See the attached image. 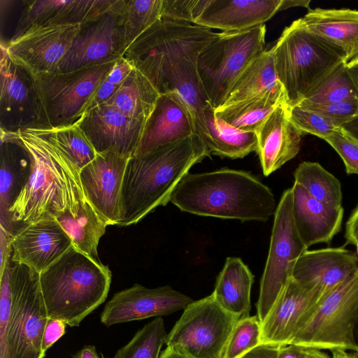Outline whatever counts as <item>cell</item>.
<instances>
[{
    "instance_id": "d4e9b609",
    "label": "cell",
    "mask_w": 358,
    "mask_h": 358,
    "mask_svg": "<svg viewBox=\"0 0 358 358\" xmlns=\"http://www.w3.org/2000/svg\"><path fill=\"white\" fill-rule=\"evenodd\" d=\"M315 303L312 291L291 278L261 322L262 341L290 345L301 320Z\"/></svg>"
},
{
    "instance_id": "60d3db41",
    "label": "cell",
    "mask_w": 358,
    "mask_h": 358,
    "mask_svg": "<svg viewBox=\"0 0 358 358\" xmlns=\"http://www.w3.org/2000/svg\"><path fill=\"white\" fill-rule=\"evenodd\" d=\"M289 119L303 134L308 133L324 139L341 128L320 114L298 104L287 106Z\"/></svg>"
},
{
    "instance_id": "c3c4849f",
    "label": "cell",
    "mask_w": 358,
    "mask_h": 358,
    "mask_svg": "<svg viewBox=\"0 0 358 358\" xmlns=\"http://www.w3.org/2000/svg\"><path fill=\"white\" fill-rule=\"evenodd\" d=\"M133 68L132 64L122 57L115 62L106 79L113 84L120 86L130 74Z\"/></svg>"
},
{
    "instance_id": "94428289",
    "label": "cell",
    "mask_w": 358,
    "mask_h": 358,
    "mask_svg": "<svg viewBox=\"0 0 358 358\" xmlns=\"http://www.w3.org/2000/svg\"><path fill=\"white\" fill-rule=\"evenodd\" d=\"M356 246H357V256H358V243H357V244L356 245Z\"/></svg>"
},
{
    "instance_id": "4316f807",
    "label": "cell",
    "mask_w": 358,
    "mask_h": 358,
    "mask_svg": "<svg viewBox=\"0 0 358 358\" xmlns=\"http://www.w3.org/2000/svg\"><path fill=\"white\" fill-rule=\"evenodd\" d=\"M299 19L311 34L340 50L346 63L358 56V10L317 8Z\"/></svg>"
},
{
    "instance_id": "ac0fdd59",
    "label": "cell",
    "mask_w": 358,
    "mask_h": 358,
    "mask_svg": "<svg viewBox=\"0 0 358 358\" xmlns=\"http://www.w3.org/2000/svg\"><path fill=\"white\" fill-rule=\"evenodd\" d=\"M145 123L101 104L85 113L77 124L97 154L112 152L129 159L136 155Z\"/></svg>"
},
{
    "instance_id": "f907efd6",
    "label": "cell",
    "mask_w": 358,
    "mask_h": 358,
    "mask_svg": "<svg viewBox=\"0 0 358 358\" xmlns=\"http://www.w3.org/2000/svg\"><path fill=\"white\" fill-rule=\"evenodd\" d=\"M280 346L278 344L262 342L241 358H277Z\"/></svg>"
},
{
    "instance_id": "f1b7e54d",
    "label": "cell",
    "mask_w": 358,
    "mask_h": 358,
    "mask_svg": "<svg viewBox=\"0 0 358 358\" xmlns=\"http://www.w3.org/2000/svg\"><path fill=\"white\" fill-rule=\"evenodd\" d=\"M215 108L208 104L203 111L206 132L200 138L210 154L243 158L257 148L255 132L237 129L215 115Z\"/></svg>"
},
{
    "instance_id": "2e32d148",
    "label": "cell",
    "mask_w": 358,
    "mask_h": 358,
    "mask_svg": "<svg viewBox=\"0 0 358 358\" xmlns=\"http://www.w3.org/2000/svg\"><path fill=\"white\" fill-rule=\"evenodd\" d=\"M193 300L169 285L148 288L134 284L115 294L106 303L101 322L106 327L161 317L184 309Z\"/></svg>"
},
{
    "instance_id": "6f0895ef",
    "label": "cell",
    "mask_w": 358,
    "mask_h": 358,
    "mask_svg": "<svg viewBox=\"0 0 358 358\" xmlns=\"http://www.w3.org/2000/svg\"><path fill=\"white\" fill-rule=\"evenodd\" d=\"M159 358H187L173 350L167 348L161 353Z\"/></svg>"
},
{
    "instance_id": "bcb514c9",
    "label": "cell",
    "mask_w": 358,
    "mask_h": 358,
    "mask_svg": "<svg viewBox=\"0 0 358 358\" xmlns=\"http://www.w3.org/2000/svg\"><path fill=\"white\" fill-rule=\"evenodd\" d=\"M66 325L62 320L48 319L42 341V348L44 352H46L47 350L65 334Z\"/></svg>"
},
{
    "instance_id": "d590c367",
    "label": "cell",
    "mask_w": 358,
    "mask_h": 358,
    "mask_svg": "<svg viewBox=\"0 0 358 358\" xmlns=\"http://www.w3.org/2000/svg\"><path fill=\"white\" fill-rule=\"evenodd\" d=\"M162 5L163 0H124L122 15L127 48L162 19Z\"/></svg>"
},
{
    "instance_id": "5bb4252c",
    "label": "cell",
    "mask_w": 358,
    "mask_h": 358,
    "mask_svg": "<svg viewBox=\"0 0 358 358\" xmlns=\"http://www.w3.org/2000/svg\"><path fill=\"white\" fill-rule=\"evenodd\" d=\"M0 129L6 133L46 127L34 76L1 45ZM47 128V127H46Z\"/></svg>"
},
{
    "instance_id": "7bdbcfd3",
    "label": "cell",
    "mask_w": 358,
    "mask_h": 358,
    "mask_svg": "<svg viewBox=\"0 0 358 358\" xmlns=\"http://www.w3.org/2000/svg\"><path fill=\"white\" fill-rule=\"evenodd\" d=\"M338 154L348 174H358V141L348 136L342 129L324 139Z\"/></svg>"
},
{
    "instance_id": "30bf717a",
    "label": "cell",
    "mask_w": 358,
    "mask_h": 358,
    "mask_svg": "<svg viewBox=\"0 0 358 358\" xmlns=\"http://www.w3.org/2000/svg\"><path fill=\"white\" fill-rule=\"evenodd\" d=\"M117 60L69 72L34 74L46 127L77 124Z\"/></svg>"
},
{
    "instance_id": "f546056e",
    "label": "cell",
    "mask_w": 358,
    "mask_h": 358,
    "mask_svg": "<svg viewBox=\"0 0 358 358\" xmlns=\"http://www.w3.org/2000/svg\"><path fill=\"white\" fill-rule=\"evenodd\" d=\"M287 102L281 83L273 89L258 93L240 101L221 106L215 115L231 126L245 131L255 132L281 103Z\"/></svg>"
},
{
    "instance_id": "f35d334b",
    "label": "cell",
    "mask_w": 358,
    "mask_h": 358,
    "mask_svg": "<svg viewBox=\"0 0 358 358\" xmlns=\"http://www.w3.org/2000/svg\"><path fill=\"white\" fill-rule=\"evenodd\" d=\"M345 65L341 66L299 103L326 104L347 99H358Z\"/></svg>"
},
{
    "instance_id": "f6af8a7d",
    "label": "cell",
    "mask_w": 358,
    "mask_h": 358,
    "mask_svg": "<svg viewBox=\"0 0 358 358\" xmlns=\"http://www.w3.org/2000/svg\"><path fill=\"white\" fill-rule=\"evenodd\" d=\"M277 358H331L322 350L296 345H281Z\"/></svg>"
},
{
    "instance_id": "816d5d0a",
    "label": "cell",
    "mask_w": 358,
    "mask_h": 358,
    "mask_svg": "<svg viewBox=\"0 0 358 358\" xmlns=\"http://www.w3.org/2000/svg\"><path fill=\"white\" fill-rule=\"evenodd\" d=\"M345 238L347 244L356 245L358 243V204L350 214L346 224Z\"/></svg>"
},
{
    "instance_id": "cb8c5ba5",
    "label": "cell",
    "mask_w": 358,
    "mask_h": 358,
    "mask_svg": "<svg viewBox=\"0 0 358 358\" xmlns=\"http://www.w3.org/2000/svg\"><path fill=\"white\" fill-rule=\"evenodd\" d=\"M291 189L294 224L306 248L322 243L329 244L341 229L343 206L315 199L296 182Z\"/></svg>"
},
{
    "instance_id": "ab89813d",
    "label": "cell",
    "mask_w": 358,
    "mask_h": 358,
    "mask_svg": "<svg viewBox=\"0 0 358 358\" xmlns=\"http://www.w3.org/2000/svg\"><path fill=\"white\" fill-rule=\"evenodd\" d=\"M262 342L261 323L257 316L240 318L231 334L223 358H241Z\"/></svg>"
},
{
    "instance_id": "44dd1931",
    "label": "cell",
    "mask_w": 358,
    "mask_h": 358,
    "mask_svg": "<svg viewBox=\"0 0 358 358\" xmlns=\"http://www.w3.org/2000/svg\"><path fill=\"white\" fill-rule=\"evenodd\" d=\"M72 241L56 219L22 227L12 242L11 262L24 264L39 273L60 258Z\"/></svg>"
},
{
    "instance_id": "4fadbf2b",
    "label": "cell",
    "mask_w": 358,
    "mask_h": 358,
    "mask_svg": "<svg viewBox=\"0 0 358 358\" xmlns=\"http://www.w3.org/2000/svg\"><path fill=\"white\" fill-rule=\"evenodd\" d=\"M123 2L115 0L110 10L80 24L56 71L69 72L116 61L124 56L127 46L122 15Z\"/></svg>"
},
{
    "instance_id": "7a4b0ae2",
    "label": "cell",
    "mask_w": 358,
    "mask_h": 358,
    "mask_svg": "<svg viewBox=\"0 0 358 358\" xmlns=\"http://www.w3.org/2000/svg\"><path fill=\"white\" fill-rule=\"evenodd\" d=\"M6 134L25 148L30 159L27 182L9 209L12 223L26 225L56 219L66 209L75 213L85 199L80 171L50 139L46 127Z\"/></svg>"
},
{
    "instance_id": "b9f144b4",
    "label": "cell",
    "mask_w": 358,
    "mask_h": 358,
    "mask_svg": "<svg viewBox=\"0 0 358 358\" xmlns=\"http://www.w3.org/2000/svg\"><path fill=\"white\" fill-rule=\"evenodd\" d=\"M298 105L320 114L340 128L358 115L357 99L326 104L298 103Z\"/></svg>"
},
{
    "instance_id": "6da1fadb",
    "label": "cell",
    "mask_w": 358,
    "mask_h": 358,
    "mask_svg": "<svg viewBox=\"0 0 358 358\" xmlns=\"http://www.w3.org/2000/svg\"><path fill=\"white\" fill-rule=\"evenodd\" d=\"M220 35L186 22L161 19L138 37L124 57L159 94L177 92L190 108L196 134L206 132L203 109L210 104L197 70L201 52Z\"/></svg>"
},
{
    "instance_id": "d6a6232c",
    "label": "cell",
    "mask_w": 358,
    "mask_h": 358,
    "mask_svg": "<svg viewBox=\"0 0 358 358\" xmlns=\"http://www.w3.org/2000/svg\"><path fill=\"white\" fill-rule=\"evenodd\" d=\"M29 164V157L25 148L8 134L1 132L0 226L13 234L9 209L17 197L14 190H17L15 187L17 183L18 171ZM17 192L19 194L18 190Z\"/></svg>"
},
{
    "instance_id": "8d00e7d4",
    "label": "cell",
    "mask_w": 358,
    "mask_h": 358,
    "mask_svg": "<svg viewBox=\"0 0 358 358\" xmlns=\"http://www.w3.org/2000/svg\"><path fill=\"white\" fill-rule=\"evenodd\" d=\"M167 335L164 320L157 317L139 329L113 358H159Z\"/></svg>"
},
{
    "instance_id": "e575fe53",
    "label": "cell",
    "mask_w": 358,
    "mask_h": 358,
    "mask_svg": "<svg viewBox=\"0 0 358 358\" xmlns=\"http://www.w3.org/2000/svg\"><path fill=\"white\" fill-rule=\"evenodd\" d=\"M294 182L300 184L315 199L336 206H342L343 194L340 181L321 164L303 162L294 173Z\"/></svg>"
},
{
    "instance_id": "e0dca14e",
    "label": "cell",
    "mask_w": 358,
    "mask_h": 358,
    "mask_svg": "<svg viewBox=\"0 0 358 358\" xmlns=\"http://www.w3.org/2000/svg\"><path fill=\"white\" fill-rule=\"evenodd\" d=\"M128 160L112 152L97 154L79 173L85 196L107 226L119 225L120 221L122 187Z\"/></svg>"
},
{
    "instance_id": "74e56055",
    "label": "cell",
    "mask_w": 358,
    "mask_h": 358,
    "mask_svg": "<svg viewBox=\"0 0 358 358\" xmlns=\"http://www.w3.org/2000/svg\"><path fill=\"white\" fill-rule=\"evenodd\" d=\"M50 139L80 171L96 157L92 144L78 124L71 126L46 128Z\"/></svg>"
},
{
    "instance_id": "4dcf8cb0",
    "label": "cell",
    "mask_w": 358,
    "mask_h": 358,
    "mask_svg": "<svg viewBox=\"0 0 358 358\" xmlns=\"http://www.w3.org/2000/svg\"><path fill=\"white\" fill-rule=\"evenodd\" d=\"M56 220L71 238L73 246L93 259L101 262L97 246L107 225L86 197L79 203L76 214L66 209L56 217Z\"/></svg>"
},
{
    "instance_id": "9f6ffc18",
    "label": "cell",
    "mask_w": 358,
    "mask_h": 358,
    "mask_svg": "<svg viewBox=\"0 0 358 358\" xmlns=\"http://www.w3.org/2000/svg\"><path fill=\"white\" fill-rule=\"evenodd\" d=\"M310 0H282L279 10H284L293 7L308 8Z\"/></svg>"
},
{
    "instance_id": "7c38bea8",
    "label": "cell",
    "mask_w": 358,
    "mask_h": 358,
    "mask_svg": "<svg viewBox=\"0 0 358 358\" xmlns=\"http://www.w3.org/2000/svg\"><path fill=\"white\" fill-rule=\"evenodd\" d=\"M273 215L269 250L257 303V316L260 323L292 277L296 261L308 250L294 224L291 188L282 193Z\"/></svg>"
},
{
    "instance_id": "3957f363",
    "label": "cell",
    "mask_w": 358,
    "mask_h": 358,
    "mask_svg": "<svg viewBox=\"0 0 358 358\" xmlns=\"http://www.w3.org/2000/svg\"><path fill=\"white\" fill-rule=\"evenodd\" d=\"M210 154L195 134L184 140L129 159L122 182L119 226L141 221L166 206L190 169Z\"/></svg>"
},
{
    "instance_id": "ffe728a7",
    "label": "cell",
    "mask_w": 358,
    "mask_h": 358,
    "mask_svg": "<svg viewBox=\"0 0 358 358\" xmlns=\"http://www.w3.org/2000/svg\"><path fill=\"white\" fill-rule=\"evenodd\" d=\"M282 0H196L192 24L224 32L261 24L279 10Z\"/></svg>"
},
{
    "instance_id": "83f0119b",
    "label": "cell",
    "mask_w": 358,
    "mask_h": 358,
    "mask_svg": "<svg viewBox=\"0 0 358 358\" xmlns=\"http://www.w3.org/2000/svg\"><path fill=\"white\" fill-rule=\"evenodd\" d=\"M254 275L238 257H227L212 293L217 302L239 319L250 316Z\"/></svg>"
},
{
    "instance_id": "52a82bcc",
    "label": "cell",
    "mask_w": 358,
    "mask_h": 358,
    "mask_svg": "<svg viewBox=\"0 0 358 358\" xmlns=\"http://www.w3.org/2000/svg\"><path fill=\"white\" fill-rule=\"evenodd\" d=\"M278 80L289 106L298 104L341 66L344 55L308 31L300 19L282 31L271 48Z\"/></svg>"
},
{
    "instance_id": "603a6c76",
    "label": "cell",
    "mask_w": 358,
    "mask_h": 358,
    "mask_svg": "<svg viewBox=\"0 0 358 358\" xmlns=\"http://www.w3.org/2000/svg\"><path fill=\"white\" fill-rule=\"evenodd\" d=\"M115 0H33L22 1L12 38L41 26L82 24L111 8Z\"/></svg>"
},
{
    "instance_id": "1f68e13d",
    "label": "cell",
    "mask_w": 358,
    "mask_h": 358,
    "mask_svg": "<svg viewBox=\"0 0 358 358\" xmlns=\"http://www.w3.org/2000/svg\"><path fill=\"white\" fill-rule=\"evenodd\" d=\"M159 95L148 79L134 67L115 94L103 104L146 122Z\"/></svg>"
},
{
    "instance_id": "681fc988",
    "label": "cell",
    "mask_w": 358,
    "mask_h": 358,
    "mask_svg": "<svg viewBox=\"0 0 358 358\" xmlns=\"http://www.w3.org/2000/svg\"><path fill=\"white\" fill-rule=\"evenodd\" d=\"M14 234L0 226V274L11 260L13 252L12 242Z\"/></svg>"
},
{
    "instance_id": "8992f818",
    "label": "cell",
    "mask_w": 358,
    "mask_h": 358,
    "mask_svg": "<svg viewBox=\"0 0 358 358\" xmlns=\"http://www.w3.org/2000/svg\"><path fill=\"white\" fill-rule=\"evenodd\" d=\"M11 301H0V358H43L42 341L48 315L40 273L10 262Z\"/></svg>"
},
{
    "instance_id": "d6986e66",
    "label": "cell",
    "mask_w": 358,
    "mask_h": 358,
    "mask_svg": "<svg viewBox=\"0 0 358 358\" xmlns=\"http://www.w3.org/2000/svg\"><path fill=\"white\" fill-rule=\"evenodd\" d=\"M357 270V252L344 247L306 250L296 261L292 278L312 291L315 305Z\"/></svg>"
},
{
    "instance_id": "7dc6e473",
    "label": "cell",
    "mask_w": 358,
    "mask_h": 358,
    "mask_svg": "<svg viewBox=\"0 0 358 358\" xmlns=\"http://www.w3.org/2000/svg\"><path fill=\"white\" fill-rule=\"evenodd\" d=\"M120 86L113 84L106 78L90 101L85 113L90 110L105 103L115 94Z\"/></svg>"
},
{
    "instance_id": "484cf974",
    "label": "cell",
    "mask_w": 358,
    "mask_h": 358,
    "mask_svg": "<svg viewBox=\"0 0 358 358\" xmlns=\"http://www.w3.org/2000/svg\"><path fill=\"white\" fill-rule=\"evenodd\" d=\"M287 103L279 105L256 131L257 153L268 176L294 158L301 148L303 133L289 120Z\"/></svg>"
},
{
    "instance_id": "11a10c76",
    "label": "cell",
    "mask_w": 358,
    "mask_h": 358,
    "mask_svg": "<svg viewBox=\"0 0 358 358\" xmlns=\"http://www.w3.org/2000/svg\"><path fill=\"white\" fill-rule=\"evenodd\" d=\"M73 358H100L94 345H85L78 351Z\"/></svg>"
},
{
    "instance_id": "ee69618b",
    "label": "cell",
    "mask_w": 358,
    "mask_h": 358,
    "mask_svg": "<svg viewBox=\"0 0 358 358\" xmlns=\"http://www.w3.org/2000/svg\"><path fill=\"white\" fill-rule=\"evenodd\" d=\"M196 0H163L162 19L193 22Z\"/></svg>"
},
{
    "instance_id": "680465c9",
    "label": "cell",
    "mask_w": 358,
    "mask_h": 358,
    "mask_svg": "<svg viewBox=\"0 0 358 358\" xmlns=\"http://www.w3.org/2000/svg\"><path fill=\"white\" fill-rule=\"evenodd\" d=\"M331 358H358V354L346 351H334L331 352Z\"/></svg>"
},
{
    "instance_id": "7402d4cb",
    "label": "cell",
    "mask_w": 358,
    "mask_h": 358,
    "mask_svg": "<svg viewBox=\"0 0 358 358\" xmlns=\"http://www.w3.org/2000/svg\"><path fill=\"white\" fill-rule=\"evenodd\" d=\"M196 134L192 113L177 92L160 94L146 121L134 156L143 155Z\"/></svg>"
},
{
    "instance_id": "91938a15",
    "label": "cell",
    "mask_w": 358,
    "mask_h": 358,
    "mask_svg": "<svg viewBox=\"0 0 358 358\" xmlns=\"http://www.w3.org/2000/svg\"><path fill=\"white\" fill-rule=\"evenodd\" d=\"M355 339H356V342L358 345V305H357L356 320H355Z\"/></svg>"
},
{
    "instance_id": "836d02e7",
    "label": "cell",
    "mask_w": 358,
    "mask_h": 358,
    "mask_svg": "<svg viewBox=\"0 0 358 358\" xmlns=\"http://www.w3.org/2000/svg\"><path fill=\"white\" fill-rule=\"evenodd\" d=\"M271 48L262 51L243 71L222 106H227L279 85Z\"/></svg>"
},
{
    "instance_id": "ba28073f",
    "label": "cell",
    "mask_w": 358,
    "mask_h": 358,
    "mask_svg": "<svg viewBox=\"0 0 358 358\" xmlns=\"http://www.w3.org/2000/svg\"><path fill=\"white\" fill-rule=\"evenodd\" d=\"M358 305V270L301 320L291 344L322 351L358 354L355 320Z\"/></svg>"
},
{
    "instance_id": "8fae6325",
    "label": "cell",
    "mask_w": 358,
    "mask_h": 358,
    "mask_svg": "<svg viewBox=\"0 0 358 358\" xmlns=\"http://www.w3.org/2000/svg\"><path fill=\"white\" fill-rule=\"evenodd\" d=\"M239 318L225 310L213 294L193 301L167 335L166 345L187 358H223Z\"/></svg>"
},
{
    "instance_id": "db71d44e",
    "label": "cell",
    "mask_w": 358,
    "mask_h": 358,
    "mask_svg": "<svg viewBox=\"0 0 358 358\" xmlns=\"http://www.w3.org/2000/svg\"><path fill=\"white\" fill-rule=\"evenodd\" d=\"M348 136L358 141V115L341 127Z\"/></svg>"
},
{
    "instance_id": "5b68a950",
    "label": "cell",
    "mask_w": 358,
    "mask_h": 358,
    "mask_svg": "<svg viewBox=\"0 0 358 358\" xmlns=\"http://www.w3.org/2000/svg\"><path fill=\"white\" fill-rule=\"evenodd\" d=\"M109 268L71 246L40 273V284L48 317L78 327L108 295Z\"/></svg>"
},
{
    "instance_id": "9a60e30c",
    "label": "cell",
    "mask_w": 358,
    "mask_h": 358,
    "mask_svg": "<svg viewBox=\"0 0 358 358\" xmlns=\"http://www.w3.org/2000/svg\"><path fill=\"white\" fill-rule=\"evenodd\" d=\"M80 24L41 26L11 38L4 45L9 57L33 74L57 71Z\"/></svg>"
},
{
    "instance_id": "f5cc1de1",
    "label": "cell",
    "mask_w": 358,
    "mask_h": 358,
    "mask_svg": "<svg viewBox=\"0 0 358 358\" xmlns=\"http://www.w3.org/2000/svg\"><path fill=\"white\" fill-rule=\"evenodd\" d=\"M345 68L358 98V56L346 63Z\"/></svg>"
},
{
    "instance_id": "9c48e42d",
    "label": "cell",
    "mask_w": 358,
    "mask_h": 358,
    "mask_svg": "<svg viewBox=\"0 0 358 358\" xmlns=\"http://www.w3.org/2000/svg\"><path fill=\"white\" fill-rule=\"evenodd\" d=\"M266 27L221 32L199 55L197 70L208 100L215 109L225 102L247 66L264 50Z\"/></svg>"
},
{
    "instance_id": "277c9868",
    "label": "cell",
    "mask_w": 358,
    "mask_h": 358,
    "mask_svg": "<svg viewBox=\"0 0 358 358\" xmlns=\"http://www.w3.org/2000/svg\"><path fill=\"white\" fill-rule=\"evenodd\" d=\"M170 202L191 214L241 222H266L277 207L271 190L257 178L227 168L187 173Z\"/></svg>"
}]
</instances>
